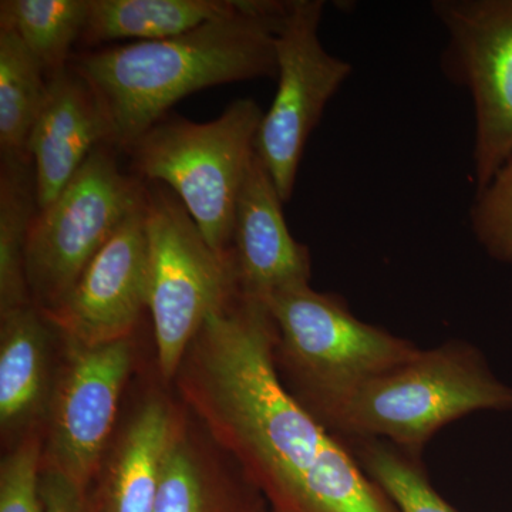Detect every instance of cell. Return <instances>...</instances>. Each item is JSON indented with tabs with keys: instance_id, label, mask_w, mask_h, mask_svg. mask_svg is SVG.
Returning <instances> with one entry per match:
<instances>
[{
	"instance_id": "52a82bcc",
	"label": "cell",
	"mask_w": 512,
	"mask_h": 512,
	"mask_svg": "<svg viewBox=\"0 0 512 512\" xmlns=\"http://www.w3.org/2000/svg\"><path fill=\"white\" fill-rule=\"evenodd\" d=\"M111 144L90 154L52 204L37 211L26 251L30 299L49 313L114 232L146 200V188L120 170Z\"/></svg>"
},
{
	"instance_id": "8992f818",
	"label": "cell",
	"mask_w": 512,
	"mask_h": 512,
	"mask_svg": "<svg viewBox=\"0 0 512 512\" xmlns=\"http://www.w3.org/2000/svg\"><path fill=\"white\" fill-rule=\"evenodd\" d=\"M150 285L148 311L164 379L178 375L184 357L212 312L238 293L231 256L217 254L181 201L147 190Z\"/></svg>"
},
{
	"instance_id": "cb8c5ba5",
	"label": "cell",
	"mask_w": 512,
	"mask_h": 512,
	"mask_svg": "<svg viewBox=\"0 0 512 512\" xmlns=\"http://www.w3.org/2000/svg\"><path fill=\"white\" fill-rule=\"evenodd\" d=\"M84 491L59 471L43 467V512H86Z\"/></svg>"
},
{
	"instance_id": "277c9868",
	"label": "cell",
	"mask_w": 512,
	"mask_h": 512,
	"mask_svg": "<svg viewBox=\"0 0 512 512\" xmlns=\"http://www.w3.org/2000/svg\"><path fill=\"white\" fill-rule=\"evenodd\" d=\"M264 114L256 101L241 99L207 123L174 116L158 121L127 150L134 170L167 184L210 247L227 258Z\"/></svg>"
},
{
	"instance_id": "7a4b0ae2",
	"label": "cell",
	"mask_w": 512,
	"mask_h": 512,
	"mask_svg": "<svg viewBox=\"0 0 512 512\" xmlns=\"http://www.w3.org/2000/svg\"><path fill=\"white\" fill-rule=\"evenodd\" d=\"M291 2L241 0L238 12L180 36L87 53L73 69L92 87L126 151L188 94L220 84L276 77L275 39Z\"/></svg>"
},
{
	"instance_id": "9a60e30c",
	"label": "cell",
	"mask_w": 512,
	"mask_h": 512,
	"mask_svg": "<svg viewBox=\"0 0 512 512\" xmlns=\"http://www.w3.org/2000/svg\"><path fill=\"white\" fill-rule=\"evenodd\" d=\"M177 414L158 397L146 400L117 441L103 483L104 512H153Z\"/></svg>"
},
{
	"instance_id": "7c38bea8",
	"label": "cell",
	"mask_w": 512,
	"mask_h": 512,
	"mask_svg": "<svg viewBox=\"0 0 512 512\" xmlns=\"http://www.w3.org/2000/svg\"><path fill=\"white\" fill-rule=\"evenodd\" d=\"M282 204L255 153L235 208L229 251L238 291L245 298L266 303L311 279V254L289 232Z\"/></svg>"
},
{
	"instance_id": "7402d4cb",
	"label": "cell",
	"mask_w": 512,
	"mask_h": 512,
	"mask_svg": "<svg viewBox=\"0 0 512 512\" xmlns=\"http://www.w3.org/2000/svg\"><path fill=\"white\" fill-rule=\"evenodd\" d=\"M470 224L478 244L495 261L512 266V156L476 192Z\"/></svg>"
},
{
	"instance_id": "6da1fadb",
	"label": "cell",
	"mask_w": 512,
	"mask_h": 512,
	"mask_svg": "<svg viewBox=\"0 0 512 512\" xmlns=\"http://www.w3.org/2000/svg\"><path fill=\"white\" fill-rule=\"evenodd\" d=\"M275 345L266 303L235 293L184 357L185 399L281 512H397L348 444L286 386Z\"/></svg>"
},
{
	"instance_id": "9c48e42d",
	"label": "cell",
	"mask_w": 512,
	"mask_h": 512,
	"mask_svg": "<svg viewBox=\"0 0 512 512\" xmlns=\"http://www.w3.org/2000/svg\"><path fill=\"white\" fill-rule=\"evenodd\" d=\"M323 8L322 0H292L275 39L278 89L256 134L255 153L282 202L292 198L309 136L352 74V64L320 43Z\"/></svg>"
},
{
	"instance_id": "4fadbf2b",
	"label": "cell",
	"mask_w": 512,
	"mask_h": 512,
	"mask_svg": "<svg viewBox=\"0 0 512 512\" xmlns=\"http://www.w3.org/2000/svg\"><path fill=\"white\" fill-rule=\"evenodd\" d=\"M101 144H110L103 109L92 87L67 67L49 80L45 106L29 137L39 210L62 194Z\"/></svg>"
},
{
	"instance_id": "d6986e66",
	"label": "cell",
	"mask_w": 512,
	"mask_h": 512,
	"mask_svg": "<svg viewBox=\"0 0 512 512\" xmlns=\"http://www.w3.org/2000/svg\"><path fill=\"white\" fill-rule=\"evenodd\" d=\"M49 90L42 66L15 33L0 28V150L29 158L30 133Z\"/></svg>"
},
{
	"instance_id": "5bb4252c",
	"label": "cell",
	"mask_w": 512,
	"mask_h": 512,
	"mask_svg": "<svg viewBox=\"0 0 512 512\" xmlns=\"http://www.w3.org/2000/svg\"><path fill=\"white\" fill-rule=\"evenodd\" d=\"M0 318V427L8 436H26L49 413L57 329L33 303Z\"/></svg>"
},
{
	"instance_id": "30bf717a",
	"label": "cell",
	"mask_w": 512,
	"mask_h": 512,
	"mask_svg": "<svg viewBox=\"0 0 512 512\" xmlns=\"http://www.w3.org/2000/svg\"><path fill=\"white\" fill-rule=\"evenodd\" d=\"M62 340L64 357L46 417L43 467L86 490L103 466L133 366V343L131 338L92 346Z\"/></svg>"
},
{
	"instance_id": "8fae6325",
	"label": "cell",
	"mask_w": 512,
	"mask_h": 512,
	"mask_svg": "<svg viewBox=\"0 0 512 512\" xmlns=\"http://www.w3.org/2000/svg\"><path fill=\"white\" fill-rule=\"evenodd\" d=\"M148 285L144 200L97 252L59 306L43 313L63 339L89 346L117 342L131 338L141 313L148 309Z\"/></svg>"
},
{
	"instance_id": "603a6c76",
	"label": "cell",
	"mask_w": 512,
	"mask_h": 512,
	"mask_svg": "<svg viewBox=\"0 0 512 512\" xmlns=\"http://www.w3.org/2000/svg\"><path fill=\"white\" fill-rule=\"evenodd\" d=\"M43 440L26 434L0 464V512H43Z\"/></svg>"
},
{
	"instance_id": "44dd1931",
	"label": "cell",
	"mask_w": 512,
	"mask_h": 512,
	"mask_svg": "<svg viewBox=\"0 0 512 512\" xmlns=\"http://www.w3.org/2000/svg\"><path fill=\"white\" fill-rule=\"evenodd\" d=\"M345 443L397 512H457L434 490L417 454L383 440Z\"/></svg>"
},
{
	"instance_id": "3957f363",
	"label": "cell",
	"mask_w": 512,
	"mask_h": 512,
	"mask_svg": "<svg viewBox=\"0 0 512 512\" xmlns=\"http://www.w3.org/2000/svg\"><path fill=\"white\" fill-rule=\"evenodd\" d=\"M481 410H512V389L474 346L450 340L420 349L312 413L340 440H383L420 456L447 424Z\"/></svg>"
},
{
	"instance_id": "ba28073f",
	"label": "cell",
	"mask_w": 512,
	"mask_h": 512,
	"mask_svg": "<svg viewBox=\"0 0 512 512\" xmlns=\"http://www.w3.org/2000/svg\"><path fill=\"white\" fill-rule=\"evenodd\" d=\"M431 10L447 36L444 76L473 100L481 191L512 156V0H434Z\"/></svg>"
},
{
	"instance_id": "5b68a950",
	"label": "cell",
	"mask_w": 512,
	"mask_h": 512,
	"mask_svg": "<svg viewBox=\"0 0 512 512\" xmlns=\"http://www.w3.org/2000/svg\"><path fill=\"white\" fill-rule=\"evenodd\" d=\"M266 306L276 330V366L311 412L420 350L356 318L339 295L309 284L276 293Z\"/></svg>"
},
{
	"instance_id": "e0dca14e",
	"label": "cell",
	"mask_w": 512,
	"mask_h": 512,
	"mask_svg": "<svg viewBox=\"0 0 512 512\" xmlns=\"http://www.w3.org/2000/svg\"><path fill=\"white\" fill-rule=\"evenodd\" d=\"M30 158L2 157L0 170V316L30 305L26 251L37 197Z\"/></svg>"
},
{
	"instance_id": "ffe728a7",
	"label": "cell",
	"mask_w": 512,
	"mask_h": 512,
	"mask_svg": "<svg viewBox=\"0 0 512 512\" xmlns=\"http://www.w3.org/2000/svg\"><path fill=\"white\" fill-rule=\"evenodd\" d=\"M178 420L153 512H228L227 481Z\"/></svg>"
},
{
	"instance_id": "ac0fdd59",
	"label": "cell",
	"mask_w": 512,
	"mask_h": 512,
	"mask_svg": "<svg viewBox=\"0 0 512 512\" xmlns=\"http://www.w3.org/2000/svg\"><path fill=\"white\" fill-rule=\"evenodd\" d=\"M90 0H2L0 28L22 40L47 80L67 67L70 50L82 40Z\"/></svg>"
},
{
	"instance_id": "2e32d148",
	"label": "cell",
	"mask_w": 512,
	"mask_h": 512,
	"mask_svg": "<svg viewBox=\"0 0 512 512\" xmlns=\"http://www.w3.org/2000/svg\"><path fill=\"white\" fill-rule=\"evenodd\" d=\"M238 0H90L82 42H153L238 12Z\"/></svg>"
}]
</instances>
